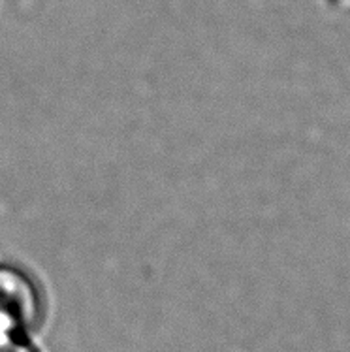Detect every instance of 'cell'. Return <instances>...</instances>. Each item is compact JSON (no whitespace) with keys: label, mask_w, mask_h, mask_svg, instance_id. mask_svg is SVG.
I'll return each instance as SVG.
<instances>
[{"label":"cell","mask_w":350,"mask_h":352,"mask_svg":"<svg viewBox=\"0 0 350 352\" xmlns=\"http://www.w3.org/2000/svg\"><path fill=\"white\" fill-rule=\"evenodd\" d=\"M0 352H34L21 338H0Z\"/></svg>","instance_id":"obj_2"},{"label":"cell","mask_w":350,"mask_h":352,"mask_svg":"<svg viewBox=\"0 0 350 352\" xmlns=\"http://www.w3.org/2000/svg\"><path fill=\"white\" fill-rule=\"evenodd\" d=\"M40 318V294L21 270L0 266V338H21Z\"/></svg>","instance_id":"obj_1"}]
</instances>
